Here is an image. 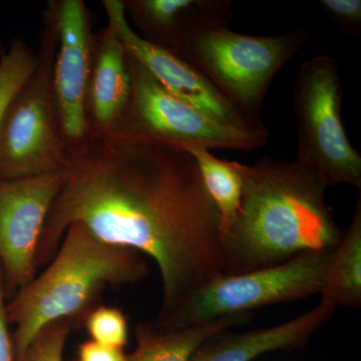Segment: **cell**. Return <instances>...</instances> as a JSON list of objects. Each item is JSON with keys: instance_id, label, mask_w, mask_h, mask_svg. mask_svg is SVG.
Masks as SVG:
<instances>
[{"instance_id": "obj_3", "label": "cell", "mask_w": 361, "mask_h": 361, "mask_svg": "<svg viewBox=\"0 0 361 361\" xmlns=\"http://www.w3.org/2000/svg\"><path fill=\"white\" fill-rule=\"evenodd\" d=\"M146 257L133 249L104 243L82 224L66 229L58 251L39 276L6 304L13 325L16 361H25L37 336L51 323H84L108 287L137 283L148 276Z\"/></svg>"}, {"instance_id": "obj_20", "label": "cell", "mask_w": 361, "mask_h": 361, "mask_svg": "<svg viewBox=\"0 0 361 361\" xmlns=\"http://www.w3.org/2000/svg\"><path fill=\"white\" fill-rule=\"evenodd\" d=\"M71 327L68 320L47 325L32 342L25 361H63V350Z\"/></svg>"}, {"instance_id": "obj_12", "label": "cell", "mask_w": 361, "mask_h": 361, "mask_svg": "<svg viewBox=\"0 0 361 361\" xmlns=\"http://www.w3.org/2000/svg\"><path fill=\"white\" fill-rule=\"evenodd\" d=\"M132 97V80L127 54L110 25L94 39L90 73L89 135L104 137L125 123Z\"/></svg>"}, {"instance_id": "obj_21", "label": "cell", "mask_w": 361, "mask_h": 361, "mask_svg": "<svg viewBox=\"0 0 361 361\" xmlns=\"http://www.w3.org/2000/svg\"><path fill=\"white\" fill-rule=\"evenodd\" d=\"M319 6L331 18L339 32L345 35H360V0H320Z\"/></svg>"}, {"instance_id": "obj_10", "label": "cell", "mask_w": 361, "mask_h": 361, "mask_svg": "<svg viewBox=\"0 0 361 361\" xmlns=\"http://www.w3.org/2000/svg\"><path fill=\"white\" fill-rule=\"evenodd\" d=\"M108 25L120 39L126 54L140 63L171 94L230 127L260 129L254 120L237 108L200 71L160 45L145 39L130 25L123 1L104 0Z\"/></svg>"}, {"instance_id": "obj_13", "label": "cell", "mask_w": 361, "mask_h": 361, "mask_svg": "<svg viewBox=\"0 0 361 361\" xmlns=\"http://www.w3.org/2000/svg\"><path fill=\"white\" fill-rule=\"evenodd\" d=\"M336 308L319 302L289 322L250 331L222 332L195 351L190 361H253L274 351L300 350L331 319Z\"/></svg>"}, {"instance_id": "obj_23", "label": "cell", "mask_w": 361, "mask_h": 361, "mask_svg": "<svg viewBox=\"0 0 361 361\" xmlns=\"http://www.w3.org/2000/svg\"><path fill=\"white\" fill-rule=\"evenodd\" d=\"M123 349L108 348L89 341L80 344L75 361H127Z\"/></svg>"}, {"instance_id": "obj_16", "label": "cell", "mask_w": 361, "mask_h": 361, "mask_svg": "<svg viewBox=\"0 0 361 361\" xmlns=\"http://www.w3.org/2000/svg\"><path fill=\"white\" fill-rule=\"evenodd\" d=\"M320 302L360 308L361 305V199L350 225L334 250L322 289Z\"/></svg>"}, {"instance_id": "obj_6", "label": "cell", "mask_w": 361, "mask_h": 361, "mask_svg": "<svg viewBox=\"0 0 361 361\" xmlns=\"http://www.w3.org/2000/svg\"><path fill=\"white\" fill-rule=\"evenodd\" d=\"M342 96L336 59L318 54L300 66L293 89L295 161L325 187L350 185L360 193L361 155L342 123Z\"/></svg>"}, {"instance_id": "obj_4", "label": "cell", "mask_w": 361, "mask_h": 361, "mask_svg": "<svg viewBox=\"0 0 361 361\" xmlns=\"http://www.w3.org/2000/svg\"><path fill=\"white\" fill-rule=\"evenodd\" d=\"M56 49L52 1L44 11L37 68L7 106L0 128V180L65 170L68 149L54 89Z\"/></svg>"}, {"instance_id": "obj_22", "label": "cell", "mask_w": 361, "mask_h": 361, "mask_svg": "<svg viewBox=\"0 0 361 361\" xmlns=\"http://www.w3.org/2000/svg\"><path fill=\"white\" fill-rule=\"evenodd\" d=\"M6 297L4 274L0 268V361H16L13 334L9 331L7 319Z\"/></svg>"}, {"instance_id": "obj_2", "label": "cell", "mask_w": 361, "mask_h": 361, "mask_svg": "<svg viewBox=\"0 0 361 361\" xmlns=\"http://www.w3.org/2000/svg\"><path fill=\"white\" fill-rule=\"evenodd\" d=\"M242 197L222 234L224 275L271 267L310 253L334 251L342 231L326 202L327 188L296 161H236Z\"/></svg>"}, {"instance_id": "obj_1", "label": "cell", "mask_w": 361, "mask_h": 361, "mask_svg": "<svg viewBox=\"0 0 361 361\" xmlns=\"http://www.w3.org/2000/svg\"><path fill=\"white\" fill-rule=\"evenodd\" d=\"M66 182L52 204L37 253L49 264L73 223L96 238L151 258L161 280V324L224 275L217 209L196 161L184 149L120 130L87 135L68 149Z\"/></svg>"}, {"instance_id": "obj_17", "label": "cell", "mask_w": 361, "mask_h": 361, "mask_svg": "<svg viewBox=\"0 0 361 361\" xmlns=\"http://www.w3.org/2000/svg\"><path fill=\"white\" fill-rule=\"evenodd\" d=\"M196 161L207 193L217 209L221 236L238 212L242 197V178L236 161L221 160L211 149L200 146L184 149Z\"/></svg>"}, {"instance_id": "obj_15", "label": "cell", "mask_w": 361, "mask_h": 361, "mask_svg": "<svg viewBox=\"0 0 361 361\" xmlns=\"http://www.w3.org/2000/svg\"><path fill=\"white\" fill-rule=\"evenodd\" d=\"M252 317L253 313H240L183 329H164L154 323H137V348L127 356V361H190L204 342L233 327L246 324Z\"/></svg>"}, {"instance_id": "obj_14", "label": "cell", "mask_w": 361, "mask_h": 361, "mask_svg": "<svg viewBox=\"0 0 361 361\" xmlns=\"http://www.w3.org/2000/svg\"><path fill=\"white\" fill-rule=\"evenodd\" d=\"M123 6L145 33V39L173 54L194 33L228 25L233 16L228 0H134Z\"/></svg>"}, {"instance_id": "obj_5", "label": "cell", "mask_w": 361, "mask_h": 361, "mask_svg": "<svg viewBox=\"0 0 361 361\" xmlns=\"http://www.w3.org/2000/svg\"><path fill=\"white\" fill-rule=\"evenodd\" d=\"M308 37L304 28L250 35L218 25L188 37L176 54L200 71L237 108L262 122L261 109L271 82Z\"/></svg>"}, {"instance_id": "obj_7", "label": "cell", "mask_w": 361, "mask_h": 361, "mask_svg": "<svg viewBox=\"0 0 361 361\" xmlns=\"http://www.w3.org/2000/svg\"><path fill=\"white\" fill-rule=\"evenodd\" d=\"M334 252L305 254L263 269L222 275L197 292L167 322L154 324L164 329H189L320 294Z\"/></svg>"}, {"instance_id": "obj_19", "label": "cell", "mask_w": 361, "mask_h": 361, "mask_svg": "<svg viewBox=\"0 0 361 361\" xmlns=\"http://www.w3.org/2000/svg\"><path fill=\"white\" fill-rule=\"evenodd\" d=\"M84 324L90 341L108 348L123 349L127 345L129 325L118 308L97 305L85 318Z\"/></svg>"}, {"instance_id": "obj_8", "label": "cell", "mask_w": 361, "mask_h": 361, "mask_svg": "<svg viewBox=\"0 0 361 361\" xmlns=\"http://www.w3.org/2000/svg\"><path fill=\"white\" fill-rule=\"evenodd\" d=\"M127 58L132 97L121 130L180 149L200 146L253 151L268 142L266 127L240 129L217 122L171 94L137 61L128 54Z\"/></svg>"}, {"instance_id": "obj_18", "label": "cell", "mask_w": 361, "mask_h": 361, "mask_svg": "<svg viewBox=\"0 0 361 361\" xmlns=\"http://www.w3.org/2000/svg\"><path fill=\"white\" fill-rule=\"evenodd\" d=\"M37 65V54L23 40L16 39L7 51L0 49V128L7 106Z\"/></svg>"}, {"instance_id": "obj_9", "label": "cell", "mask_w": 361, "mask_h": 361, "mask_svg": "<svg viewBox=\"0 0 361 361\" xmlns=\"http://www.w3.org/2000/svg\"><path fill=\"white\" fill-rule=\"evenodd\" d=\"M65 182V170L0 180V268L6 295L37 276L40 237Z\"/></svg>"}, {"instance_id": "obj_11", "label": "cell", "mask_w": 361, "mask_h": 361, "mask_svg": "<svg viewBox=\"0 0 361 361\" xmlns=\"http://www.w3.org/2000/svg\"><path fill=\"white\" fill-rule=\"evenodd\" d=\"M58 26V49L54 66V89L66 149L89 135V87L94 37L82 0L54 1Z\"/></svg>"}]
</instances>
